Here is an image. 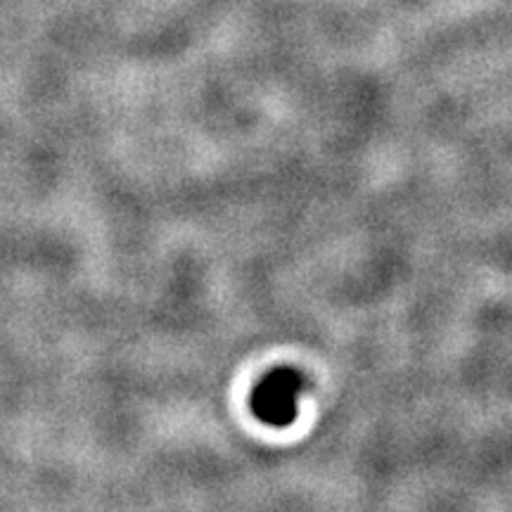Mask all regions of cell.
Returning a JSON list of instances; mask_svg holds the SVG:
<instances>
[{
  "instance_id": "6da1fadb",
  "label": "cell",
  "mask_w": 512,
  "mask_h": 512,
  "mask_svg": "<svg viewBox=\"0 0 512 512\" xmlns=\"http://www.w3.org/2000/svg\"><path fill=\"white\" fill-rule=\"evenodd\" d=\"M309 380L297 368H275L256 384L252 394V411L256 418L271 427H287L297 420L299 396L306 392Z\"/></svg>"
}]
</instances>
